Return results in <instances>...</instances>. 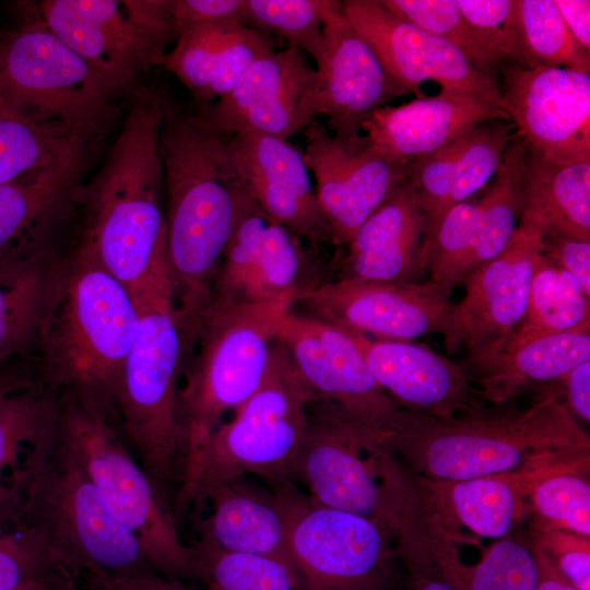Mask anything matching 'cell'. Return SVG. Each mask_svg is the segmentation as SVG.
Segmentation results:
<instances>
[{"label":"cell","instance_id":"f546056e","mask_svg":"<svg viewBox=\"0 0 590 590\" xmlns=\"http://www.w3.org/2000/svg\"><path fill=\"white\" fill-rule=\"evenodd\" d=\"M189 506L198 515L197 541L223 551L268 555L293 564L286 515L274 487L245 476L199 492Z\"/></svg>","mask_w":590,"mask_h":590},{"label":"cell","instance_id":"2e32d148","mask_svg":"<svg viewBox=\"0 0 590 590\" xmlns=\"http://www.w3.org/2000/svg\"><path fill=\"white\" fill-rule=\"evenodd\" d=\"M306 244L267 214L244 185L209 303L296 300L324 282L317 258Z\"/></svg>","mask_w":590,"mask_h":590},{"label":"cell","instance_id":"6f0895ef","mask_svg":"<svg viewBox=\"0 0 590 590\" xmlns=\"http://www.w3.org/2000/svg\"><path fill=\"white\" fill-rule=\"evenodd\" d=\"M76 582V581H74ZM74 582H69V583H60V582H47V583H39V585H34V586H30V587H26L24 589H21V590H60L64 587H68Z\"/></svg>","mask_w":590,"mask_h":590},{"label":"cell","instance_id":"7402d4cb","mask_svg":"<svg viewBox=\"0 0 590 590\" xmlns=\"http://www.w3.org/2000/svg\"><path fill=\"white\" fill-rule=\"evenodd\" d=\"M315 63L316 113L328 118L335 137L359 134L374 111L409 94L353 28L342 1H326L323 46Z\"/></svg>","mask_w":590,"mask_h":590},{"label":"cell","instance_id":"bcb514c9","mask_svg":"<svg viewBox=\"0 0 590 590\" xmlns=\"http://www.w3.org/2000/svg\"><path fill=\"white\" fill-rule=\"evenodd\" d=\"M456 1L499 70L508 64L522 68L536 67L526 48L518 14V0Z\"/></svg>","mask_w":590,"mask_h":590},{"label":"cell","instance_id":"4316f807","mask_svg":"<svg viewBox=\"0 0 590 590\" xmlns=\"http://www.w3.org/2000/svg\"><path fill=\"white\" fill-rule=\"evenodd\" d=\"M93 151L0 185V269L57 249L59 233L76 219Z\"/></svg>","mask_w":590,"mask_h":590},{"label":"cell","instance_id":"484cf974","mask_svg":"<svg viewBox=\"0 0 590 590\" xmlns=\"http://www.w3.org/2000/svg\"><path fill=\"white\" fill-rule=\"evenodd\" d=\"M347 332L378 385L402 410L447 418L485 406L460 363L413 341Z\"/></svg>","mask_w":590,"mask_h":590},{"label":"cell","instance_id":"e575fe53","mask_svg":"<svg viewBox=\"0 0 590 590\" xmlns=\"http://www.w3.org/2000/svg\"><path fill=\"white\" fill-rule=\"evenodd\" d=\"M519 227L590 240V162L557 163L526 148Z\"/></svg>","mask_w":590,"mask_h":590},{"label":"cell","instance_id":"1f68e13d","mask_svg":"<svg viewBox=\"0 0 590 590\" xmlns=\"http://www.w3.org/2000/svg\"><path fill=\"white\" fill-rule=\"evenodd\" d=\"M276 38L240 23H216L180 34L161 62L197 102H217L233 91L248 68L278 49Z\"/></svg>","mask_w":590,"mask_h":590},{"label":"cell","instance_id":"7a4b0ae2","mask_svg":"<svg viewBox=\"0 0 590 590\" xmlns=\"http://www.w3.org/2000/svg\"><path fill=\"white\" fill-rule=\"evenodd\" d=\"M166 251L185 342L190 346L235 224L244 184L228 138L167 103L161 134Z\"/></svg>","mask_w":590,"mask_h":590},{"label":"cell","instance_id":"9f6ffc18","mask_svg":"<svg viewBox=\"0 0 590 590\" xmlns=\"http://www.w3.org/2000/svg\"><path fill=\"white\" fill-rule=\"evenodd\" d=\"M34 386L33 376L13 363L0 367V398Z\"/></svg>","mask_w":590,"mask_h":590},{"label":"cell","instance_id":"60d3db41","mask_svg":"<svg viewBox=\"0 0 590 590\" xmlns=\"http://www.w3.org/2000/svg\"><path fill=\"white\" fill-rule=\"evenodd\" d=\"M80 580L21 516L0 512V590Z\"/></svg>","mask_w":590,"mask_h":590},{"label":"cell","instance_id":"ffe728a7","mask_svg":"<svg viewBox=\"0 0 590 590\" xmlns=\"http://www.w3.org/2000/svg\"><path fill=\"white\" fill-rule=\"evenodd\" d=\"M316 71L292 46L259 57L223 98L193 118L225 137L259 132L283 140L314 122Z\"/></svg>","mask_w":590,"mask_h":590},{"label":"cell","instance_id":"b9f144b4","mask_svg":"<svg viewBox=\"0 0 590 590\" xmlns=\"http://www.w3.org/2000/svg\"><path fill=\"white\" fill-rule=\"evenodd\" d=\"M589 467L548 472L531 487L527 498L530 527L560 529L590 538Z\"/></svg>","mask_w":590,"mask_h":590},{"label":"cell","instance_id":"836d02e7","mask_svg":"<svg viewBox=\"0 0 590 590\" xmlns=\"http://www.w3.org/2000/svg\"><path fill=\"white\" fill-rule=\"evenodd\" d=\"M406 556L429 564L458 590H538L539 566L529 538L495 540L469 565L457 543L417 512Z\"/></svg>","mask_w":590,"mask_h":590},{"label":"cell","instance_id":"6da1fadb","mask_svg":"<svg viewBox=\"0 0 590 590\" xmlns=\"http://www.w3.org/2000/svg\"><path fill=\"white\" fill-rule=\"evenodd\" d=\"M534 402L512 401L447 418L406 411L388 445L412 475L468 480L567 464H589L590 438L545 385Z\"/></svg>","mask_w":590,"mask_h":590},{"label":"cell","instance_id":"680465c9","mask_svg":"<svg viewBox=\"0 0 590 590\" xmlns=\"http://www.w3.org/2000/svg\"><path fill=\"white\" fill-rule=\"evenodd\" d=\"M60 590H104V589L90 580H86L85 582H82L79 580Z\"/></svg>","mask_w":590,"mask_h":590},{"label":"cell","instance_id":"44dd1931","mask_svg":"<svg viewBox=\"0 0 590 590\" xmlns=\"http://www.w3.org/2000/svg\"><path fill=\"white\" fill-rule=\"evenodd\" d=\"M344 14L387 73L416 98L433 80L441 90L482 96L505 110L498 81L476 70L450 43L400 17L380 0L342 1Z\"/></svg>","mask_w":590,"mask_h":590},{"label":"cell","instance_id":"277c9868","mask_svg":"<svg viewBox=\"0 0 590 590\" xmlns=\"http://www.w3.org/2000/svg\"><path fill=\"white\" fill-rule=\"evenodd\" d=\"M139 326L131 292L88 251L66 256L37 342L39 389L108 416Z\"/></svg>","mask_w":590,"mask_h":590},{"label":"cell","instance_id":"5bb4252c","mask_svg":"<svg viewBox=\"0 0 590 590\" xmlns=\"http://www.w3.org/2000/svg\"><path fill=\"white\" fill-rule=\"evenodd\" d=\"M278 340L316 397L353 426L387 444L402 428L406 411L378 385L347 331L292 308Z\"/></svg>","mask_w":590,"mask_h":590},{"label":"cell","instance_id":"4fadbf2b","mask_svg":"<svg viewBox=\"0 0 590 590\" xmlns=\"http://www.w3.org/2000/svg\"><path fill=\"white\" fill-rule=\"evenodd\" d=\"M271 487L282 499L290 555L307 590L392 589L400 557L386 529L314 502L295 482Z\"/></svg>","mask_w":590,"mask_h":590},{"label":"cell","instance_id":"52a82bcc","mask_svg":"<svg viewBox=\"0 0 590 590\" xmlns=\"http://www.w3.org/2000/svg\"><path fill=\"white\" fill-rule=\"evenodd\" d=\"M315 397L276 337L260 387L209 435L186 467L173 505L176 520L199 492L216 484L245 476L268 485L294 482Z\"/></svg>","mask_w":590,"mask_h":590},{"label":"cell","instance_id":"681fc988","mask_svg":"<svg viewBox=\"0 0 590 590\" xmlns=\"http://www.w3.org/2000/svg\"><path fill=\"white\" fill-rule=\"evenodd\" d=\"M541 250L559 268L570 273L590 296V240L565 236H544Z\"/></svg>","mask_w":590,"mask_h":590},{"label":"cell","instance_id":"8fae6325","mask_svg":"<svg viewBox=\"0 0 590 590\" xmlns=\"http://www.w3.org/2000/svg\"><path fill=\"white\" fill-rule=\"evenodd\" d=\"M59 433L91 477L113 516L139 542L153 571L194 579L190 545L184 543L172 508L135 459L116 418L56 397Z\"/></svg>","mask_w":590,"mask_h":590},{"label":"cell","instance_id":"ac0fdd59","mask_svg":"<svg viewBox=\"0 0 590 590\" xmlns=\"http://www.w3.org/2000/svg\"><path fill=\"white\" fill-rule=\"evenodd\" d=\"M304 134V158L332 245L342 248L408 179L406 164L382 155L366 134L340 138L314 122Z\"/></svg>","mask_w":590,"mask_h":590},{"label":"cell","instance_id":"74e56055","mask_svg":"<svg viewBox=\"0 0 590 590\" xmlns=\"http://www.w3.org/2000/svg\"><path fill=\"white\" fill-rule=\"evenodd\" d=\"M94 145L64 128L27 121L0 108V185L50 168Z\"/></svg>","mask_w":590,"mask_h":590},{"label":"cell","instance_id":"9a60e30c","mask_svg":"<svg viewBox=\"0 0 590 590\" xmlns=\"http://www.w3.org/2000/svg\"><path fill=\"white\" fill-rule=\"evenodd\" d=\"M526 146L516 134L492 180L451 206L426 237L429 281L451 293L512 240L522 210Z\"/></svg>","mask_w":590,"mask_h":590},{"label":"cell","instance_id":"4dcf8cb0","mask_svg":"<svg viewBox=\"0 0 590 590\" xmlns=\"http://www.w3.org/2000/svg\"><path fill=\"white\" fill-rule=\"evenodd\" d=\"M511 120L506 110L474 94L440 90L436 96L384 106L362 131L386 157L406 164L487 121Z\"/></svg>","mask_w":590,"mask_h":590},{"label":"cell","instance_id":"7bdbcfd3","mask_svg":"<svg viewBox=\"0 0 590 590\" xmlns=\"http://www.w3.org/2000/svg\"><path fill=\"white\" fill-rule=\"evenodd\" d=\"M518 14L526 48L536 67L590 75V50L574 38L553 0H518Z\"/></svg>","mask_w":590,"mask_h":590},{"label":"cell","instance_id":"83f0119b","mask_svg":"<svg viewBox=\"0 0 590 590\" xmlns=\"http://www.w3.org/2000/svg\"><path fill=\"white\" fill-rule=\"evenodd\" d=\"M427 224L406 179L337 256L332 280L418 283L426 273Z\"/></svg>","mask_w":590,"mask_h":590},{"label":"cell","instance_id":"e0dca14e","mask_svg":"<svg viewBox=\"0 0 590 590\" xmlns=\"http://www.w3.org/2000/svg\"><path fill=\"white\" fill-rule=\"evenodd\" d=\"M304 314L373 339L412 341L448 331L450 293L426 283L330 280L300 294Z\"/></svg>","mask_w":590,"mask_h":590},{"label":"cell","instance_id":"9c48e42d","mask_svg":"<svg viewBox=\"0 0 590 590\" xmlns=\"http://www.w3.org/2000/svg\"><path fill=\"white\" fill-rule=\"evenodd\" d=\"M22 8L17 24L0 31V108L95 144L122 95L46 26L34 3Z\"/></svg>","mask_w":590,"mask_h":590},{"label":"cell","instance_id":"d6a6232c","mask_svg":"<svg viewBox=\"0 0 590 590\" xmlns=\"http://www.w3.org/2000/svg\"><path fill=\"white\" fill-rule=\"evenodd\" d=\"M590 361V328L467 355L460 362L485 403L503 404Z\"/></svg>","mask_w":590,"mask_h":590},{"label":"cell","instance_id":"f6af8a7d","mask_svg":"<svg viewBox=\"0 0 590 590\" xmlns=\"http://www.w3.org/2000/svg\"><path fill=\"white\" fill-rule=\"evenodd\" d=\"M327 0H246V25L284 38L314 59L323 46Z\"/></svg>","mask_w":590,"mask_h":590},{"label":"cell","instance_id":"f35d334b","mask_svg":"<svg viewBox=\"0 0 590 590\" xmlns=\"http://www.w3.org/2000/svg\"><path fill=\"white\" fill-rule=\"evenodd\" d=\"M194 579L209 590H307L294 564L268 555L223 551L196 541Z\"/></svg>","mask_w":590,"mask_h":590},{"label":"cell","instance_id":"ba28073f","mask_svg":"<svg viewBox=\"0 0 590 590\" xmlns=\"http://www.w3.org/2000/svg\"><path fill=\"white\" fill-rule=\"evenodd\" d=\"M294 303V297H285L255 304H208L179 389L186 436L184 471L223 415L235 412L260 387L280 324Z\"/></svg>","mask_w":590,"mask_h":590},{"label":"cell","instance_id":"f5cc1de1","mask_svg":"<svg viewBox=\"0 0 590 590\" xmlns=\"http://www.w3.org/2000/svg\"><path fill=\"white\" fill-rule=\"evenodd\" d=\"M401 562L408 571L405 590H458L429 564L414 558Z\"/></svg>","mask_w":590,"mask_h":590},{"label":"cell","instance_id":"d6986e66","mask_svg":"<svg viewBox=\"0 0 590 590\" xmlns=\"http://www.w3.org/2000/svg\"><path fill=\"white\" fill-rule=\"evenodd\" d=\"M500 94L526 148L557 163L590 162V75L562 68L499 70Z\"/></svg>","mask_w":590,"mask_h":590},{"label":"cell","instance_id":"7dc6e473","mask_svg":"<svg viewBox=\"0 0 590 590\" xmlns=\"http://www.w3.org/2000/svg\"><path fill=\"white\" fill-rule=\"evenodd\" d=\"M529 539L573 586L590 590V538L560 529L530 527Z\"/></svg>","mask_w":590,"mask_h":590},{"label":"cell","instance_id":"c3c4849f","mask_svg":"<svg viewBox=\"0 0 590 590\" xmlns=\"http://www.w3.org/2000/svg\"><path fill=\"white\" fill-rule=\"evenodd\" d=\"M229 22L246 25V0H173L176 38L197 26Z\"/></svg>","mask_w":590,"mask_h":590},{"label":"cell","instance_id":"8992f818","mask_svg":"<svg viewBox=\"0 0 590 590\" xmlns=\"http://www.w3.org/2000/svg\"><path fill=\"white\" fill-rule=\"evenodd\" d=\"M23 520L76 577L107 590L152 570L133 534L105 505L62 439L57 417L24 449L17 471Z\"/></svg>","mask_w":590,"mask_h":590},{"label":"cell","instance_id":"f907efd6","mask_svg":"<svg viewBox=\"0 0 590 590\" xmlns=\"http://www.w3.org/2000/svg\"><path fill=\"white\" fill-rule=\"evenodd\" d=\"M548 386L576 420L589 424L590 361L571 368Z\"/></svg>","mask_w":590,"mask_h":590},{"label":"cell","instance_id":"8d00e7d4","mask_svg":"<svg viewBox=\"0 0 590 590\" xmlns=\"http://www.w3.org/2000/svg\"><path fill=\"white\" fill-rule=\"evenodd\" d=\"M583 328H590V296L570 273L540 250L534 259L523 320L497 349Z\"/></svg>","mask_w":590,"mask_h":590},{"label":"cell","instance_id":"7c38bea8","mask_svg":"<svg viewBox=\"0 0 590 590\" xmlns=\"http://www.w3.org/2000/svg\"><path fill=\"white\" fill-rule=\"evenodd\" d=\"M46 26L122 96L161 66L172 39L173 0H43Z\"/></svg>","mask_w":590,"mask_h":590},{"label":"cell","instance_id":"603a6c76","mask_svg":"<svg viewBox=\"0 0 590 590\" xmlns=\"http://www.w3.org/2000/svg\"><path fill=\"white\" fill-rule=\"evenodd\" d=\"M541 239L540 235L518 226L508 247L465 279V294L453 304L444 335L449 353L461 347L467 350V355L486 353L512 337L527 310Z\"/></svg>","mask_w":590,"mask_h":590},{"label":"cell","instance_id":"30bf717a","mask_svg":"<svg viewBox=\"0 0 590 590\" xmlns=\"http://www.w3.org/2000/svg\"><path fill=\"white\" fill-rule=\"evenodd\" d=\"M294 482L314 502L370 520L396 542L415 500L411 476L389 445L353 426L318 397L308 409Z\"/></svg>","mask_w":590,"mask_h":590},{"label":"cell","instance_id":"816d5d0a","mask_svg":"<svg viewBox=\"0 0 590 590\" xmlns=\"http://www.w3.org/2000/svg\"><path fill=\"white\" fill-rule=\"evenodd\" d=\"M574 38L590 50V1L553 0Z\"/></svg>","mask_w":590,"mask_h":590},{"label":"cell","instance_id":"ab89813d","mask_svg":"<svg viewBox=\"0 0 590 590\" xmlns=\"http://www.w3.org/2000/svg\"><path fill=\"white\" fill-rule=\"evenodd\" d=\"M56 417L55 396L37 386L0 398V508L21 502L16 473L22 453Z\"/></svg>","mask_w":590,"mask_h":590},{"label":"cell","instance_id":"3957f363","mask_svg":"<svg viewBox=\"0 0 590 590\" xmlns=\"http://www.w3.org/2000/svg\"><path fill=\"white\" fill-rule=\"evenodd\" d=\"M99 169L79 200L74 246L91 252L131 294L166 245L161 134L168 101L141 87Z\"/></svg>","mask_w":590,"mask_h":590},{"label":"cell","instance_id":"cb8c5ba5","mask_svg":"<svg viewBox=\"0 0 590 590\" xmlns=\"http://www.w3.org/2000/svg\"><path fill=\"white\" fill-rule=\"evenodd\" d=\"M238 175L255 202L311 247L332 244L303 151L273 135L227 137Z\"/></svg>","mask_w":590,"mask_h":590},{"label":"cell","instance_id":"f1b7e54d","mask_svg":"<svg viewBox=\"0 0 590 590\" xmlns=\"http://www.w3.org/2000/svg\"><path fill=\"white\" fill-rule=\"evenodd\" d=\"M511 120L479 125L436 151L406 163L426 237L453 205L480 192L496 174L516 133Z\"/></svg>","mask_w":590,"mask_h":590},{"label":"cell","instance_id":"ee69618b","mask_svg":"<svg viewBox=\"0 0 590 590\" xmlns=\"http://www.w3.org/2000/svg\"><path fill=\"white\" fill-rule=\"evenodd\" d=\"M398 17L455 46L480 72L497 81L499 67L485 50L456 0H380Z\"/></svg>","mask_w":590,"mask_h":590},{"label":"cell","instance_id":"d4e9b609","mask_svg":"<svg viewBox=\"0 0 590 590\" xmlns=\"http://www.w3.org/2000/svg\"><path fill=\"white\" fill-rule=\"evenodd\" d=\"M567 464L468 480H429L410 474L421 512L455 543L510 535L527 512L533 484Z\"/></svg>","mask_w":590,"mask_h":590},{"label":"cell","instance_id":"db71d44e","mask_svg":"<svg viewBox=\"0 0 590 590\" xmlns=\"http://www.w3.org/2000/svg\"><path fill=\"white\" fill-rule=\"evenodd\" d=\"M108 590H202L188 581L167 578L149 570L138 576L115 581Z\"/></svg>","mask_w":590,"mask_h":590},{"label":"cell","instance_id":"5b68a950","mask_svg":"<svg viewBox=\"0 0 590 590\" xmlns=\"http://www.w3.org/2000/svg\"><path fill=\"white\" fill-rule=\"evenodd\" d=\"M132 295L139 326L125 362L116 415L138 461L173 510L186 460L179 413V379L186 352L166 245Z\"/></svg>","mask_w":590,"mask_h":590},{"label":"cell","instance_id":"d590c367","mask_svg":"<svg viewBox=\"0 0 590 590\" xmlns=\"http://www.w3.org/2000/svg\"><path fill=\"white\" fill-rule=\"evenodd\" d=\"M63 259L55 249L0 269V367L37 346Z\"/></svg>","mask_w":590,"mask_h":590},{"label":"cell","instance_id":"11a10c76","mask_svg":"<svg viewBox=\"0 0 590 590\" xmlns=\"http://www.w3.org/2000/svg\"><path fill=\"white\" fill-rule=\"evenodd\" d=\"M533 548L539 566L538 590H579L557 570L543 551L534 545Z\"/></svg>","mask_w":590,"mask_h":590}]
</instances>
